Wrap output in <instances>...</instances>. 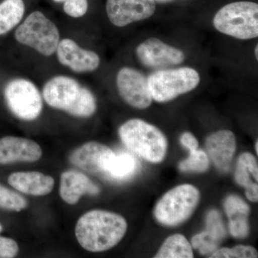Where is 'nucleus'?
<instances>
[{
	"instance_id": "473e14b6",
	"label": "nucleus",
	"mask_w": 258,
	"mask_h": 258,
	"mask_svg": "<svg viewBox=\"0 0 258 258\" xmlns=\"http://www.w3.org/2000/svg\"><path fill=\"white\" fill-rule=\"evenodd\" d=\"M254 149H255L256 153H257V154H258V142H256L255 143V147H254Z\"/></svg>"
},
{
	"instance_id": "b1692460",
	"label": "nucleus",
	"mask_w": 258,
	"mask_h": 258,
	"mask_svg": "<svg viewBox=\"0 0 258 258\" xmlns=\"http://www.w3.org/2000/svg\"><path fill=\"white\" fill-rule=\"evenodd\" d=\"M189 152V157L180 163V170L194 172H204L208 170L210 166L208 154L203 151L198 149Z\"/></svg>"
},
{
	"instance_id": "c9c22d12",
	"label": "nucleus",
	"mask_w": 258,
	"mask_h": 258,
	"mask_svg": "<svg viewBox=\"0 0 258 258\" xmlns=\"http://www.w3.org/2000/svg\"><path fill=\"white\" fill-rule=\"evenodd\" d=\"M159 1H161V2H169V1H171V0H159Z\"/></svg>"
},
{
	"instance_id": "9d476101",
	"label": "nucleus",
	"mask_w": 258,
	"mask_h": 258,
	"mask_svg": "<svg viewBox=\"0 0 258 258\" xmlns=\"http://www.w3.org/2000/svg\"><path fill=\"white\" fill-rule=\"evenodd\" d=\"M137 55L144 66L158 71L177 66L185 60L183 51L155 37L141 43L137 47Z\"/></svg>"
},
{
	"instance_id": "f257e3e1",
	"label": "nucleus",
	"mask_w": 258,
	"mask_h": 258,
	"mask_svg": "<svg viewBox=\"0 0 258 258\" xmlns=\"http://www.w3.org/2000/svg\"><path fill=\"white\" fill-rule=\"evenodd\" d=\"M127 222L123 217L104 210H92L80 217L76 225V239L89 252L113 248L124 237Z\"/></svg>"
},
{
	"instance_id": "4be33fe9",
	"label": "nucleus",
	"mask_w": 258,
	"mask_h": 258,
	"mask_svg": "<svg viewBox=\"0 0 258 258\" xmlns=\"http://www.w3.org/2000/svg\"><path fill=\"white\" fill-rule=\"evenodd\" d=\"M251 176L257 181L258 166L255 157L249 153H244L239 158L235 170V181L240 186L248 188L254 183ZM257 183V182H256Z\"/></svg>"
},
{
	"instance_id": "a878e982",
	"label": "nucleus",
	"mask_w": 258,
	"mask_h": 258,
	"mask_svg": "<svg viewBox=\"0 0 258 258\" xmlns=\"http://www.w3.org/2000/svg\"><path fill=\"white\" fill-rule=\"evenodd\" d=\"M257 250L253 247L247 245H237L232 248L224 247L212 253V258H257Z\"/></svg>"
},
{
	"instance_id": "39448f33",
	"label": "nucleus",
	"mask_w": 258,
	"mask_h": 258,
	"mask_svg": "<svg viewBox=\"0 0 258 258\" xmlns=\"http://www.w3.org/2000/svg\"><path fill=\"white\" fill-rule=\"evenodd\" d=\"M15 37L22 45L34 49L46 57L55 53L60 42V32L43 13L35 11L16 29Z\"/></svg>"
},
{
	"instance_id": "5701e85b",
	"label": "nucleus",
	"mask_w": 258,
	"mask_h": 258,
	"mask_svg": "<svg viewBox=\"0 0 258 258\" xmlns=\"http://www.w3.org/2000/svg\"><path fill=\"white\" fill-rule=\"evenodd\" d=\"M28 205L26 199L20 194L0 184V208L10 211L20 212Z\"/></svg>"
},
{
	"instance_id": "0eeeda50",
	"label": "nucleus",
	"mask_w": 258,
	"mask_h": 258,
	"mask_svg": "<svg viewBox=\"0 0 258 258\" xmlns=\"http://www.w3.org/2000/svg\"><path fill=\"white\" fill-rule=\"evenodd\" d=\"M200 198V191L193 185H179L166 192L158 202L154 216L162 225H179L192 215Z\"/></svg>"
},
{
	"instance_id": "cd10ccee",
	"label": "nucleus",
	"mask_w": 258,
	"mask_h": 258,
	"mask_svg": "<svg viewBox=\"0 0 258 258\" xmlns=\"http://www.w3.org/2000/svg\"><path fill=\"white\" fill-rule=\"evenodd\" d=\"M88 9V0H66L63 3L64 13L71 18L84 16Z\"/></svg>"
},
{
	"instance_id": "6e6552de",
	"label": "nucleus",
	"mask_w": 258,
	"mask_h": 258,
	"mask_svg": "<svg viewBox=\"0 0 258 258\" xmlns=\"http://www.w3.org/2000/svg\"><path fill=\"white\" fill-rule=\"evenodd\" d=\"M4 96L8 108L17 118L30 121L41 114L42 95L32 81L25 79L11 80L5 86Z\"/></svg>"
},
{
	"instance_id": "f03ea898",
	"label": "nucleus",
	"mask_w": 258,
	"mask_h": 258,
	"mask_svg": "<svg viewBox=\"0 0 258 258\" xmlns=\"http://www.w3.org/2000/svg\"><path fill=\"white\" fill-rule=\"evenodd\" d=\"M42 97L48 106L79 118H88L96 111L94 95L79 81L66 76L49 80L42 89Z\"/></svg>"
},
{
	"instance_id": "c85d7f7f",
	"label": "nucleus",
	"mask_w": 258,
	"mask_h": 258,
	"mask_svg": "<svg viewBox=\"0 0 258 258\" xmlns=\"http://www.w3.org/2000/svg\"><path fill=\"white\" fill-rule=\"evenodd\" d=\"M19 247L16 241L9 237L0 236V258L14 257L18 253Z\"/></svg>"
},
{
	"instance_id": "6ab92c4d",
	"label": "nucleus",
	"mask_w": 258,
	"mask_h": 258,
	"mask_svg": "<svg viewBox=\"0 0 258 258\" xmlns=\"http://www.w3.org/2000/svg\"><path fill=\"white\" fill-rule=\"evenodd\" d=\"M137 167L138 162L132 154L114 153L107 164L105 176L120 181L127 179L135 174Z\"/></svg>"
},
{
	"instance_id": "1a4fd4ad",
	"label": "nucleus",
	"mask_w": 258,
	"mask_h": 258,
	"mask_svg": "<svg viewBox=\"0 0 258 258\" xmlns=\"http://www.w3.org/2000/svg\"><path fill=\"white\" fill-rule=\"evenodd\" d=\"M116 86L120 96L131 106L145 109L152 104L147 79L137 70L128 67L120 69L116 76Z\"/></svg>"
},
{
	"instance_id": "393cba45",
	"label": "nucleus",
	"mask_w": 258,
	"mask_h": 258,
	"mask_svg": "<svg viewBox=\"0 0 258 258\" xmlns=\"http://www.w3.org/2000/svg\"><path fill=\"white\" fill-rule=\"evenodd\" d=\"M220 242L217 237L205 230L194 236L191 245L193 248L198 249L202 254H208L216 251Z\"/></svg>"
},
{
	"instance_id": "aec40b11",
	"label": "nucleus",
	"mask_w": 258,
	"mask_h": 258,
	"mask_svg": "<svg viewBox=\"0 0 258 258\" xmlns=\"http://www.w3.org/2000/svg\"><path fill=\"white\" fill-rule=\"evenodd\" d=\"M25 12L23 0H5L0 3V36L18 26Z\"/></svg>"
},
{
	"instance_id": "c756f323",
	"label": "nucleus",
	"mask_w": 258,
	"mask_h": 258,
	"mask_svg": "<svg viewBox=\"0 0 258 258\" xmlns=\"http://www.w3.org/2000/svg\"><path fill=\"white\" fill-rule=\"evenodd\" d=\"M180 143L186 149H189V152L198 149V141L194 137L193 134L189 133V132H186L181 135V138H180Z\"/></svg>"
},
{
	"instance_id": "ddd939ff",
	"label": "nucleus",
	"mask_w": 258,
	"mask_h": 258,
	"mask_svg": "<svg viewBox=\"0 0 258 258\" xmlns=\"http://www.w3.org/2000/svg\"><path fill=\"white\" fill-rule=\"evenodd\" d=\"M114 152L97 142H88L77 148L70 156L73 165L90 174L105 176L108 161Z\"/></svg>"
},
{
	"instance_id": "f704fd0d",
	"label": "nucleus",
	"mask_w": 258,
	"mask_h": 258,
	"mask_svg": "<svg viewBox=\"0 0 258 258\" xmlns=\"http://www.w3.org/2000/svg\"><path fill=\"white\" fill-rule=\"evenodd\" d=\"M3 230V225H1V224H0V232H2V231Z\"/></svg>"
},
{
	"instance_id": "dca6fc26",
	"label": "nucleus",
	"mask_w": 258,
	"mask_h": 258,
	"mask_svg": "<svg viewBox=\"0 0 258 258\" xmlns=\"http://www.w3.org/2000/svg\"><path fill=\"white\" fill-rule=\"evenodd\" d=\"M100 192L99 186L79 171H66L61 174L60 195L69 205L79 203L83 195L97 196Z\"/></svg>"
},
{
	"instance_id": "7c9ffc66",
	"label": "nucleus",
	"mask_w": 258,
	"mask_h": 258,
	"mask_svg": "<svg viewBox=\"0 0 258 258\" xmlns=\"http://www.w3.org/2000/svg\"><path fill=\"white\" fill-rule=\"evenodd\" d=\"M246 197L251 202L257 203L258 201V186L257 183H254L252 186L246 188Z\"/></svg>"
},
{
	"instance_id": "20e7f679",
	"label": "nucleus",
	"mask_w": 258,
	"mask_h": 258,
	"mask_svg": "<svg viewBox=\"0 0 258 258\" xmlns=\"http://www.w3.org/2000/svg\"><path fill=\"white\" fill-rule=\"evenodd\" d=\"M213 25L219 32L235 38H255L258 36V5L242 1L225 5L215 15Z\"/></svg>"
},
{
	"instance_id": "f8f14e48",
	"label": "nucleus",
	"mask_w": 258,
	"mask_h": 258,
	"mask_svg": "<svg viewBox=\"0 0 258 258\" xmlns=\"http://www.w3.org/2000/svg\"><path fill=\"white\" fill-rule=\"evenodd\" d=\"M55 53L60 64L78 74L93 72L101 63L96 52L82 48L69 38L60 40Z\"/></svg>"
},
{
	"instance_id": "f3484780",
	"label": "nucleus",
	"mask_w": 258,
	"mask_h": 258,
	"mask_svg": "<svg viewBox=\"0 0 258 258\" xmlns=\"http://www.w3.org/2000/svg\"><path fill=\"white\" fill-rule=\"evenodd\" d=\"M8 183L20 192L32 196H45L53 189L55 180L38 171H24L10 174Z\"/></svg>"
},
{
	"instance_id": "9b49d317",
	"label": "nucleus",
	"mask_w": 258,
	"mask_h": 258,
	"mask_svg": "<svg viewBox=\"0 0 258 258\" xmlns=\"http://www.w3.org/2000/svg\"><path fill=\"white\" fill-rule=\"evenodd\" d=\"M156 8L154 0H107L106 5L110 22L118 28L150 18Z\"/></svg>"
},
{
	"instance_id": "a211bd4d",
	"label": "nucleus",
	"mask_w": 258,
	"mask_h": 258,
	"mask_svg": "<svg viewBox=\"0 0 258 258\" xmlns=\"http://www.w3.org/2000/svg\"><path fill=\"white\" fill-rule=\"evenodd\" d=\"M225 213L229 217V229L235 238L243 239L249 235L248 217L250 208L242 199L231 195L224 203Z\"/></svg>"
},
{
	"instance_id": "4468645a",
	"label": "nucleus",
	"mask_w": 258,
	"mask_h": 258,
	"mask_svg": "<svg viewBox=\"0 0 258 258\" xmlns=\"http://www.w3.org/2000/svg\"><path fill=\"white\" fill-rule=\"evenodd\" d=\"M42 155L41 147L30 139L10 136L0 139V164L35 162Z\"/></svg>"
},
{
	"instance_id": "72a5a7b5",
	"label": "nucleus",
	"mask_w": 258,
	"mask_h": 258,
	"mask_svg": "<svg viewBox=\"0 0 258 258\" xmlns=\"http://www.w3.org/2000/svg\"><path fill=\"white\" fill-rule=\"evenodd\" d=\"M53 1L57 3H63L66 0H53Z\"/></svg>"
},
{
	"instance_id": "423d86ee",
	"label": "nucleus",
	"mask_w": 258,
	"mask_h": 258,
	"mask_svg": "<svg viewBox=\"0 0 258 258\" xmlns=\"http://www.w3.org/2000/svg\"><path fill=\"white\" fill-rule=\"evenodd\" d=\"M147 81L153 99L165 103L195 89L200 76L196 70L183 67L159 70L150 75Z\"/></svg>"
},
{
	"instance_id": "2eb2a0df",
	"label": "nucleus",
	"mask_w": 258,
	"mask_h": 258,
	"mask_svg": "<svg viewBox=\"0 0 258 258\" xmlns=\"http://www.w3.org/2000/svg\"><path fill=\"white\" fill-rule=\"evenodd\" d=\"M206 149L210 159L219 170L230 169L231 161L236 151L235 135L229 130H221L209 136Z\"/></svg>"
},
{
	"instance_id": "bb28decb",
	"label": "nucleus",
	"mask_w": 258,
	"mask_h": 258,
	"mask_svg": "<svg viewBox=\"0 0 258 258\" xmlns=\"http://www.w3.org/2000/svg\"><path fill=\"white\" fill-rule=\"evenodd\" d=\"M206 230L217 237L220 242L225 239L226 230L222 217L216 210L209 212L207 217Z\"/></svg>"
},
{
	"instance_id": "412c9836",
	"label": "nucleus",
	"mask_w": 258,
	"mask_h": 258,
	"mask_svg": "<svg viewBox=\"0 0 258 258\" xmlns=\"http://www.w3.org/2000/svg\"><path fill=\"white\" fill-rule=\"evenodd\" d=\"M154 257H194L192 247L184 235L176 234V235H171L166 239Z\"/></svg>"
},
{
	"instance_id": "7ed1b4c3",
	"label": "nucleus",
	"mask_w": 258,
	"mask_h": 258,
	"mask_svg": "<svg viewBox=\"0 0 258 258\" xmlns=\"http://www.w3.org/2000/svg\"><path fill=\"white\" fill-rule=\"evenodd\" d=\"M118 134L125 147L149 162L158 164L166 157L168 142L165 136L143 120H128L118 129Z\"/></svg>"
},
{
	"instance_id": "2f4dec72",
	"label": "nucleus",
	"mask_w": 258,
	"mask_h": 258,
	"mask_svg": "<svg viewBox=\"0 0 258 258\" xmlns=\"http://www.w3.org/2000/svg\"><path fill=\"white\" fill-rule=\"evenodd\" d=\"M257 50H258V46H257V45H256L255 50H254V55H255V57H256V58H257H257H258V52H257Z\"/></svg>"
}]
</instances>
